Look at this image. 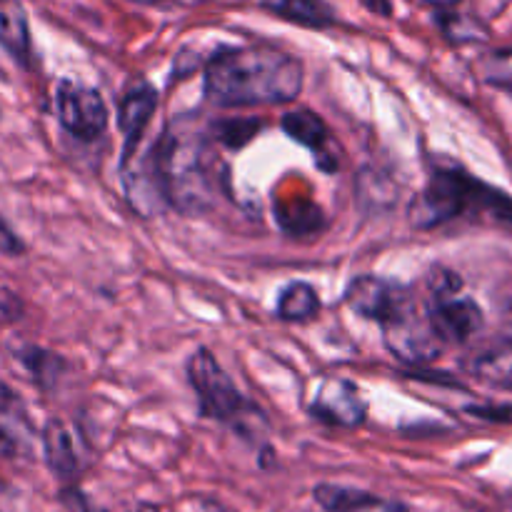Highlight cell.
<instances>
[{"label": "cell", "instance_id": "cell-1", "mask_svg": "<svg viewBox=\"0 0 512 512\" xmlns=\"http://www.w3.org/2000/svg\"><path fill=\"white\" fill-rule=\"evenodd\" d=\"M305 83L295 55L270 45L223 48L205 65V100L215 108L293 103Z\"/></svg>", "mask_w": 512, "mask_h": 512}, {"label": "cell", "instance_id": "cell-2", "mask_svg": "<svg viewBox=\"0 0 512 512\" xmlns=\"http://www.w3.org/2000/svg\"><path fill=\"white\" fill-rule=\"evenodd\" d=\"M150 175L160 195L180 213L195 215L213 203V178H210V148L203 133L165 130L153 145Z\"/></svg>", "mask_w": 512, "mask_h": 512}, {"label": "cell", "instance_id": "cell-3", "mask_svg": "<svg viewBox=\"0 0 512 512\" xmlns=\"http://www.w3.org/2000/svg\"><path fill=\"white\" fill-rule=\"evenodd\" d=\"M188 380L200 400V410L208 418L220 420L243 438L255 440L268 430L265 413L255 403H250L230 375L220 368L210 350L200 348L188 360Z\"/></svg>", "mask_w": 512, "mask_h": 512}, {"label": "cell", "instance_id": "cell-4", "mask_svg": "<svg viewBox=\"0 0 512 512\" xmlns=\"http://www.w3.org/2000/svg\"><path fill=\"white\" fill-rule=\"evenodd\" d=\"M383 338L385 348L405 365H428L443 353V340L435 335L428 315L420 313L418 303L383 323Z\"/></svg>", "mask_w": 512, "mask_h": 512}, {"label": "cell", "instance_id": "cell-5", "mask_svg": "<svg viewBox=\"0 0 512 512\" xmlns=\"http://www.w3.org/2000/svg\"><path fill=\"white\" fill-rule=\"evenodd\" d=\"M58 120L78 140H95L108 128V105L95 88L63 78L55 88Z\"/></svg>", "mask_w": 512, "mask_h": 512}, {"label": "cell", "instance_id": "cell-6", "mask_svg": "<svg viewBox=\"0 0 512 512\" xmlns=\"http://www.w3.org/2000/svg\"><path fill=\"white\" fill-rule=\"evenodd\" d=\"M345 303L360 318L383 325L418 300L405 285L378 278V275H360V278L350 280V285L345 288Z\"/></svg>", "mask_w": 512, "mask_h": 512}, {"label": "cell", "instance_id": "cell-7", "mask_svg": "<svg viewBox=\"0 0 512 512\" xmlns=\"http://www.w3.org/2000/svg\"><path fill=\"white\" fill-rule=\"evenodd\" d=\"M310 415L335 428H360L368 418V403L360 395L358 385L343 378H328L315 393Z\"/></svg>", "mask_w": 512, "mask_h": 512}, {"label": "cell", "instance_id": "cell-8", "mask_svg": "<svg viewBox=\"0 0 512 512\" xmlns=\"http://www.w3.org/2000/svg\"><path fill=\"white\" fill-rule=\"evenodd\" d=\"M428 320L435 335L443 340V345H463L475 333H480L485 315L473 298H465L458 293L448 295V298H433Z\"/></svg>", "mask_w": 512, "mask_h": 512}, {"label": "cell", "instance_id": "cell-9", "mask_svg": "<svg viewBox=\"0 0 512 512\" xmlns=\"http://www.w3.org/2000/svg\"><path fill=\"white\" fill-rule=\"evenodd\" d=\"M158 108V93L148 80L138 78L128 85L118 108V128L125 135V160L135 155L140 138Z\"/></svg>", "mask_w": 512, "mask_h": 512}, {"label": "cell", "instance_id": "cell-10", "mask_svg": "<svg viewBox=\"0 0 512 512\" xmlns=\"http://www.w3.org/2000/svg\"><path fill=\"white\" fill-rule=\"evenodd\" d=\"M35 430L25 403L13 388L0 383V458H20L33 448Z\"/></svg>", "mask_w": 512, "mask_h": 512}, {"label": "cell", "instance_id": "cell-11", "mask_svg": "<svg viewBox=\"0 0 512 512\" xmlns=\"http://www.w3.org/2000/svg\"><path fill=\"white\" fill-rule=\"evenodd\" d=\"M283 130L295 140V143L305 145L313 150L318 165L323 170L338 168V158L333 155V138L320 115L310 113V110H293V113L283 115Z\"/></svg>", "mask_w": 512, "mask_h": 512}, {"label": "cell", "instance_id": "cell-12", "mask_svg": "<svg viewBox=\"0 0 512 512\" xmlns=\"http://www.w3.org/2000/svg\"><path fill=\"white\" fill-rule=\"evenodd\" d=\"M0 48L20 65L30 68L33 43H30L28 13L20 0H0Z\"/></svg>", "mask_w": 512, "mask_h": 512}, {"label": "cell", "instance_id": "cell-13", "mask_svg": "<svg viewBox=\"0 0 512 512\" xmlns=\"http://www.w3.org/2000/svg\"><path fill=\"white\" fill-rule=\"evenodd\" d=\"M475 378L485 380L495 388L512 390V330L485 345L470 363Z\"/></svg>", "mask_w": 512, "mask_h": 512}, {"label": "cell", "instance_id": "cell-14", "mask_svg": "<svg viewBox=\"0 0 512 512\" xmlns=\"http://www.w3.org/2000/svg\"><path fill=\"white\" fill-rule=\"evenodd\" d=\"M260 8L300 28L323 30L338 20L335 10L325 0H260Z\"/></svg>", "mask_w": 512, "mask_h": 512}, {"label": "cell", "instance_id": "cell-15", "mask_svg": "<svg viewBox=\"0 0 512 512\" xmlns=\"http://www.w3.org/2000/svg\"><path fill=\"white\" fill-rule=\"evenodd\" d=\"M43 453L45 463L53 470L55 478L73 480L78 475L80 463L78 453H75V443L70 430L65 428L60 420H48L43 430Z\"/></svg>", "mask_w": 512, "mask_h": 512}, {"label": "cell", "instance_id": "cell-16", "mask_svg": "<svg viewBox=\"0 0 512 512\" xmlns=\"http://www.w3.org/2000/svg\"><path fill=\"white\" fill-rule=\"evenodd\" d=\"M320 310V298L315 293L313 285L308 283H295L285 285L278 295V305H275V313L285 323H305V320L315 318Z\"/></svg>", "mask_w": 512, "mask_h": 512}, {"label": "cell", "instance_id": "cell-17", "mask_svg": "<svg viewBox=\"0 0 512 512\" xmlns=\"http://www.w3.org/2000/svg\"><path fill=\"white\" fill-rule=\"evenodd\" d=\"M438 25L450 43H485L490 38V30L478 18L465 13H453L448 8H440Z\"/></svg>", "mask_w": 512, "mask_h": 512}, {"label": "cell", "instance_id": "cell-18", "mask_svg": "<svg viewBox=\"0 0 512 512\" xmlns=\"http://www.w3.org/2000/svg\"><path fill=\"white\" fill-rule=\"evenodd\" d=\"M18 358L20 363L30 370L33 380L43 390L53 388L65 370V360L60 358L58 353H50V350H43V348H23L18 353Z\"/></svg>", "mask_w": 512, "mask_h": 512}, {"label": "cell", "instance_id": "cell-19", "mask_svg": "<svg viewBox=\"0 0 512 512\" xmlns=\"http://www.w3.org/2000/svg\"><path fill=\"white\" fill-rule=\"evenodd\" d=\"M278 220L280 228L285 233L303 235V233H318L325 225L323 210L313 203V200H303V208H295L293 203H280L278 205Z\"/></svg>", "mask_w": 512, "mask_h": 512}, {"label": "cell", "instance_id": "cell-20", "mask_svg": "<svg viewBox=\"0 0 512 512\" xmlns=\"http://www.w3.org/2000/svg\"><path fill=\"white\" fill-rule=\"evenodd\" d=\"M483 78L493 88L512 93V48L493 50L483 60Z\"/></svg>", "mask_w": 512, "mask_h": 512}, {"label": "cell", "instance_id": "cell-21", "mask_svg": "<svg viewBox=\"0 0 512 512\" xmlns=\"http://www.w3.org/2000/svg\"><path fill=\"white\" fill-rule=\"evenodd\" d=\"M360 495H363V490L343 488V485H330V483L318 485V488L313 490L315 503H318L325 512H343L345 508H350Z\"/></svg>", "mask_w": 512, "mask_h": 512}, {"label": "cell", "instance_id": "cell-22", "mask_svg": "<svg viewBox=\"0 0 512 512\" xmlns=\"http://www.w3.org/2000/svg\"><path fill=\"white\" fill-rule=\"evenodd\" d=\"M430 298H448V295H458L463 290V280L458 273L448 268H435L428 275Z\"/></svg>", "mask_w": 512, "mask_h": 512}, {"label": "cell", "instance_id": "cell-23", "mask_svg": "<svg viewBox=\"0 0 512 512\" xmlns=\"http://www.w3.org/2000/svg\"><path fill=\"white\" fill-rule=\"evenodd\" d=\"M343 512H410L403 503H395V500H383L375 498L373 493H365L355 500L350 508H345Z\"/></svg>", "mask_w": 512, "mask_h": 512}, {"label": "cell", "instance_id": "cell-24", "mask_svg": "<svg viewBox=\"0 0 512 512\" xmlns=\"http://www.w3.org/2000/svg\"><path fill=\"white\" fill-rule=\"evenodd\" d=\"M465 413L490 423H512V405H468Z\"/></svg>", "mask_w": 512, "mask_h": 512}, {"label": "cell", "instance_id": "cell-25", "mask_svg": "<svg viewBox=\"0 0 512 512\" xmlns=\"http://www.w3.org/2000/svg\"><path fill=\"white\" fill-rule=\"evenodd\" d=\"M0 253L8 255V258H18L25 253V243L18 238L13 228H10L8 220L0 215Z\"/></svg>", "mask_w": 512, "mask_h": 512}, {"label": "cell", "instance_id": "cell-26", "mask_svg": "<svg viewBox=\"0 0 512 512\" xmlns=\"http://www.w3.org/2000/svg\"><path fill=\"white\" fill-rule=\"evenodd\" d=\"M360 3H363L365 8L375 15H385V18H388V15L393 13V5H390V0H360Z\"/></svg>", "mask_w": 512, "mask_h": 512}, {"label": "cell", "instance_id": "cell-27", "mask_svg": "<svg viewBox=\"0 0 512 512\" xmlns=\"http://www.w3.org/2000/svg\"><path fill=\"white\" fill-rule=\"evenodd\" d=\"M203 512H235V510L225 508V505H223V503H218V500H205Z\"/></svg>", "mask_w": 512, "mask_h": 512}, {"label": "cell", "instance_id": "cell-28", "mask_svg": "<svg viewBox=\"0 0 512 512\" xmlns=\"http://www.w3.org/2000/svg\"><path fill=\"white\" fill-rule=\"evenodd\" d=\"M80 510H83V512H108L105 508H100V505L90 503V500L83 498V495H80Z\"/></svg>", "mask_w": 512, "mask_h": 512}, {"label": "cell", "instance_id": "cell-29", "mask_svg": "<svg viewBox=\"0 0 512 512\" xmlns=\"http://www.w3.org/2000/svg\"><path fill=\"white\" fill-rule=\"evenodd\" d=\"M128 512H163V508H158V505H153V503H138V505H133Z\"/></svg>", "mask_w": 512, "mask_h": 512}, {"label": "cell", "instance_id": "cell-30", "mask_svg": "<svg viewBox=\"0 0 512 512\" xmlns=\"http://www.w3.org/2000/svg\"><path fill=\"white\" fill-rule=\"evenodd\" d=\"M428 5H435V8H453V5H458L460 0H425Z\"/></svg>", "mask_w": 512, "mask_h": 512}, {"label": "cell", "instance_id": "cell-31", "mask_svg": "<svg viewBox=\"0 0 512 512\" xmlns=\"http://www.w3.org/2000/svg\"><path fill=\"white\" fill-rule=\"evenodd\" d=\"M130 3H138V5H158L163 0H130Z\"/></svg>", "mask_w": 512, "mask_h": 512}]
</instances>
